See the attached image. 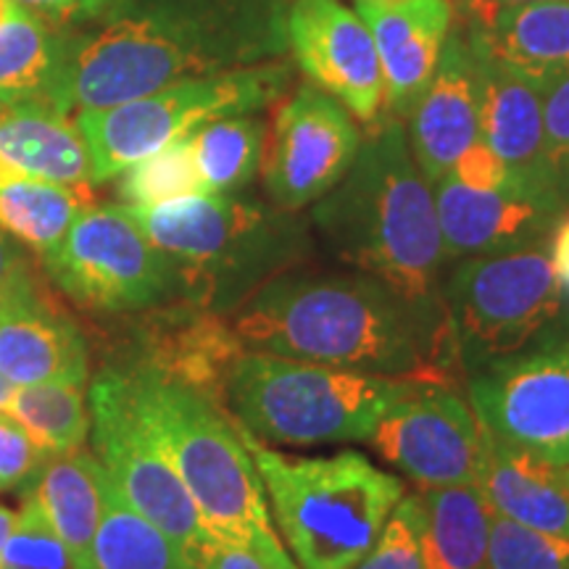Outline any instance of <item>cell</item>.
<instances>
[{
  "mask_svg": "<svg viewBox=\"0 0 569 569\" xmlns=\"http://www.w3.org/2000/svg\"><path fill=\"white\" fill-rule=\"evenodd\" d=\"M288 0H127L61 40L46 101L63 113L138 101L169 84L280 61Z\"/></svg>",
  "mask_w": 569,
  "mask_h": 569,
  "instance_id": "obj_1",
  "label": "cell"
},
{
  "mask_svg": "<svg viewBox=\"0 0 569 569\" xmlns=\"http://www.w3.org/2000/svg\"><path fill=\"white\" fill-rule=\"evenodd\" d=\"M325 246L375 277L440 338L446 322V248L432 184L419 172L401 119H377L348 174L311 211Z\"/></svg>",
  "mask_w": 569,
  "mask_h": 569,
  "instance_id": "obj_2",
  "label": "cell"
},
{
  "mask_svg": "<svg viewBox=\"0 0 569 569\" xmlns=\"http://www.w3.org/2000/svg\"><path fill=\"white\" fill-rule=\"evenodd\" d=\"M243 348L361 375L430 377L443 338L375 277L284 272L234 309Z\"/></svg>",
  "mask_w": 569,
  "mask_h": 569,
  "instance_id": "obj_3",
  "label": "cell"
},
{
  "mask_svg": "<svg viewBox=\"0 0 569 569\" xmlns=\"http://www.w3.org/2000/svg\"><path fill=\"white\" fill-rule=\"evenodd\" d=\"M127 209L167 256L174 293L213 315L234 311L261 284L293 272L311 248L309 230L293 213L230 193Z\"/></svg>",
  "mask_w": 569,
  "mask_h": 569,
  "instance_id": "obj_4",
  "label": "cell"
},
{
  "mask_svg": "<svg viewBox=\"0 0 569 569\" xmlns=\"http://www.w3.org/2000/svg\"><path fill=\"white\" fill-rule=\"evenodd\" d=\"M134 415L163 448L213 540L277 543L259 469L230 411L146 367L127 369Z\"/></svg>",
  "mask_w": 569,
  "mask_h": 569,
  "instance_id": "obj_5",
  "label": "cell"
},
{
  "mask_svg": "<svg viewBox=\"0 0 569 569\" xmlns=\"http://www.w3.org/2000/svg\"><path fill=\"white\" fill-rule=\"evenodd\" d=\"M240 432L264 482L269 515L296 565L301 569L359 565L403 498L401 478L375 467L359 451L288 457L259 443L243 427Z\"/></svg>",
  "mask_w": 569,
  "mask_h": 569,
  "instance_id": "obj_6",
  "label": "cell"
},
{
  "mask_svg": "<svg viewBox=\"0 0 569 569\" xmlns=\"http://www.w3.org/2000/svg\"><path fill=\"white\" fill-rule=\"evenodd\" d=\"M409 377L361 375L267 351L238 353L224 377V409L274 446L365 443Z\"/></svg>",
  "mask_w": 569,
  "mask_h": 569,
  "instance_id": "obj_7",
  "label": "cell"
},
{
  "mask_svg": "<svg viewBox=\"0 0 569 569\" xmlns=\"http://www.w3.org/2000/svg\"><path fill=\"white\" fill-rule=\"evenodd\" d=\"M288 84L290 69L272 61L174 82L111 109L80 111L74 124L90 153V182L113 180L132 163L190 138L213 119L267 109L284 96Z\"/></svg>",
  "mask_w": 569,
  "mask_h": 569,
  "instance_id": "obj_8",
  "label": "cell"
},
{
  "mask_svg": "<svg viewBox=\"0 0 569 569\" xmlns=\"http://www.w3.org/2000/svg\"><path fill=\"white\" fill-rule=\"evenodd\" d=\"M453 351L469 372L530 348L557 322L565 290L543 243L461 259L443 282Z\"/></svg>",
  "mask_w": 569,
  "mask_h": 569,
  "instance_id": "obj_9",
  "label": "cell"
},
{
  "mask_svg": "<svg viewBox=\"0 0 569 569\" xmlns=\"http://www.w3.org/2000/svg\"><path fill=\"white\" fill-rule=\"evenodd\" d=\"M42 264L71 301L103 315L142 311L174 293L167 256L127 206H84Z\"/></svg>",
  "mask_w": 569,
  "mask_h": 569,
  "instance_id": "obj_10",
  "label": "cell"
},
{
  "mask_svg": "<svg viewBox=\"0 0 569 569\" xmlns=\"http://www.w3.org/2000/svg\"><path fill=\"white\" fill-rule=\"evenodd\" d=\"M88 403L92 448L109 480L193 561L213 538L172 461L134 415L122 369H103Z\"/></svg>",
  "mask_w": 569,
  "mask_h": 569,
  "instance_id": "obj_11",
  "label": "cell"
},
{
  "mask_svg": "<svg viewBox=\"0 0 569 569\" xmlns=\"http://www.w3.org/2000/svg\"><path fill=\"white\" fill-rule=\"evenodd\" d=\"M469 407L501 443L569 467V343H540L469 372Z\"/></svg>",
  "mask_w": 569,
  "mask_h": 569,
  "instance_id": "obj_12",
  "label": "cell"
},
{
  "mask_svg": "<svg viewBox=\"0 0 569 569\" xmlns=\"http://www.w3.org/2000/svg\"><path fill=\"white\" fill-rule=\"evenodd\" d=\"M359 146L351 111L317 84H301L267 130L261 172L272 203L290 213L317 203L348 174Z\"/></svg>",
  "mask_w": 569,
  "mask_h": 569,
  "instance_id": "obj_13",
  "label": "cell"
},
{
  "mask_svg": "<svg viewBox=\"0 0 569 569\" xmlns=\"http://www.w3.org/2000/svg\"><path fill=\"white\" fill-rule=\"evenodd\" d=\"M369 443L419 488L465 486L478 475L480 419L446 380L409 377Z\"/></svg>",
  "mask_w": 569,
  "mask_h": 569,
  "instance_id": "obj_14",
  "label": "cell"
},
{
  "mask_svg": "<svg viewBox=\"0 0 569 569\" xmlns=\"http://www.w3.org/2000/svg\"><path fill=\"white\" fill-rule=\"evenodd\" d=\"M288 48L301 71L351 111L375 124L386 106V80L372 32L340 0H290Z\"/></svg>",
  "mask_w": 569,
  "mask_h": 569,
  "instance_id": "obj_15",
  "label": "cell"
},
{
  "mask_svg": "<svg viewBox=\"0 0 569 569\" xmlns=\"http://www.w3.org/2000/svg\"><path fill=\"white\" fill-rule=\"evenodd\" d=\"M448 259H475L536 246L565 211L525 188L478 190L453 174L432 184Z\"/></svg>",
  "mask_w": 569,
  "mask_h": 569,
  "instance_id": "obj_16",
  "label": "cell"
},
{
  "mask_svg": "<svg viewBox=\"0 0 569 569\" xmlns=\"http://www.w3.org/2000/svg\"><path fill=\"white\" fill-rule=\"evenodd\" d=\"M478 61L465 34H448L438 67L407 117V138L425 180L436 184L480 138Z\"/></svg>",
  "mask_w": 569,
  "mask_h": 569,
  "instance_id": "obj_17",
  "label": "cell"
},
{
  "mask_svg": "<svg viewBox=\"0 0 569 569\" xmlns=\"http://www.w3.org/2000/svg\"><path fill=\"white\" fill-rule=\"evenodd\" d=\"M356 13L372 32L386 80V111L407 122L438 67L451 34V0H356Z\"/></svg>",
  "mask_w": 569,
  "mask_h": 569,
  "instance_id": "obj_18",
  "label": "cell"
},
{
  "mask_svg": "<svg viewBox=\"0 0 569 569\" xmlns=\"http://www.w3.org/2000/svg\"><path fill=\"white\" fill-rule=\"evenodd\" d=\"M469 48L515 71L543 92L569 74V0H536L519 6L469 3Z\"/></svg>",
  "mask_w": 569,
  "mask_h": 569,
  "instance_id": "obj_19",
  "label": "cell"
},
{
  "mask_svg": "<svg viewBox=\"0 0 569 569\" xmlns=\"http://www.w3.org/2000/svg\"><path fill=\"white\" fill-rule=\"evenodd\" d=\"M475 61L480 88V140L507 163L509 172L530 193L561 209L546 163L543 92L486 56L475 53Z\"/></svg>",
  "mask_w": 569,
  "mask_h": 569,
  "instance_id": "obj_20",
  "label": "cell"
},
{
  "mask_svg": "<svg viewBox=\"0 0 569 569\" xmlns=\"http://www.w3.org/2000/svg\"><path fill=\"white\" fill-rule=\"evenodd\" d=\"M475 486L493 515L549 536L569 538V467L517 451L480 425Z\"/></svg>",
  "mask_w": 569,
  "mask_h": 569,
  "instance_id": "obj_21",
  "label": "cell"
},
{
  "mask_svg": "<svg viewBox=\"0 0 569 569\" xmlns=\"http://www.w3.org/2000/svg\"><path fill=\"white\" fill-rule=\"evenodd\" d=\"M88 340L42 298L0 306V377L13 388L88 382Z\"/></svg>",
  "mask_w": 569,
  "mask_h": 569,
  "instance_id": "obj_22",
  "label": "cell"
},
{
  "mask_svg": "<svg viewBox=\"0 0 569 569\" xmlns=\"http://www.w3.org/2000/svg\"><path fill=\"white\" fill-rule=\"evenodd\" d=\"M219 317L222 315L190 303V309L169 311L156 319L148 356L138 367L182 382L224 407V377L246 348L234 336L232 325Z\"/></svg>",
  "mask_w": 569,
  "mask_h": 569,
  "instance_id": "obj_23",
  "label": "cell"
},
{
  "mask_svg": "<svg viewBox=\"0 0 569 569\" xmlns=\"http://www.w3.org/2000/svg\"><path fill=\"white\" fill-rule=\"evenodd\" d=\"M0 159L32 180L90 188V153L74 119L42 98L6 106L0 113Z\"/></svg>",
  "mask_w": 569,
  "mask_h": 569,
  "instance_id": "obj_24",
  "label": "cell"
},
{
  "mask_svg": "<svg viewBox=\"0 0 569 569\" xmlns=\"http://www.w3.org/2000/svg\"><path fill=\"white\" fill-rule=\"evenodd\" d=\"M106 469L96 453L77 448L67 453H51L34 480L30 496L51 519L71 569H92V543L103 507Z\"/></svg>",
  "mask_w": 569,
  "mask_h": 569,
  "instance_id": "obj_25",
  "label": "cell"
},
{
  "mask_svg": "<svg viewBox=\"0 0 569 569\" xmlns=\"http://www.w3.org/2000/svg\"><path fill=\"white\" fill-rule=\"evenodd\" d=\"M425 551L430 569H488L493 511L475 482L422 488Z\"/></svg>",
  "mask_w": 569,
  "mask_h": 569,
  "instance_id": "obj_26",
  "label": "cell"
},
{
  "mask_svg": "<svg viewBox=\"0 0 569 569\" xmlns=\"http://www.w3.org/2000/svg\"><path fill=\"white\" fill-rule=\"evenodd\" d=\"M188 553L146 519L106 475L92 569H190Z\"/></svg>",
  "mask_w": 569,
  "mask_h": 569,
  "instance_id": "obj_27",
  "label": "cell"
},
{
  "mask_svg": "<svg viewBox=\"0 0 569 569\" xmlns=\"http://www.w3.org/2000/svg\"><path fill=\"white\" fill-rule=\"evenodd\" d=\"M84 206H90V188H67L24 174L0 177V230L40 256L61 243Z\"/></svg>",
  "mask_w": 569,
  "mask_h": 569,
  "instance_id": "obj_28",
  "label": "cell"
},
{
  "mask_svg": "<svg viewBox=\"0 0 569 569\" xmlns=\"http://www.w3.org/2000/svg\"><path fill=\"white\" fill-rule=\"evenodd\" d=\"M267 124L253 113L213 119L190 134L206 193H232L259 174L264 159Z\"/></svg>",
  "mask_w": 569,
  "mask_h": 569,
  "instance_id": "obj_29",
  "label": "cell"
},
{
  "mask_svg": "<svg viewBox=\"0 0 569 569\" xmlns=\"http://www.w3.org/2000/svg\"><path fill=\"white\" fill-rule=\"evenodd\" d=\"M3 411H9L48 453L77 451L90 438V403L84 382L13 388Z\"/></svg>",
  "mask_w": 569,
  "mask_h": 569,
  "instance_id": "obj_30",
  "label": "cell"
},
{
  "mask_svg": "<svg viewBox=\"0 0 569 569\" xmlns=\"http://www.w3.org/2000/svg\"><path fill=\"white\" fill-rule=\"evenodd\" d=\"M61 40L53 38L40 17L21 9L0 27V98L9 103L42 98L59 63Z\"/></svg>",
  "mask_w": 569,
  "mask_h": 569,
  "instance_id": "obj_31",
  "label": "cell"
},
{
  "mask_svg": "<svg viewBox=\"0 0 569 569\" xmlns=\"http://www.w3.org/2000/svg\"><path fill=\"white\" fill-rule=\"evenodd\" d=\"M119 177H122L119 198L124 206H159L177 201V198L206 193L190 138L177 140L172 146L146 156Z\"/></svg>",
  "mask_w": 569,
  "mask_h": 569,
  "instance_id": "obj_32",
  "label": "cell"
},
{
  "mask_svg": "<svg viewBox=\"0 0 569 569\" xmlns=\"http://www.w3.org/2000/svg\"><path fill=\"white\" fill-rule=\"evenodd\" d=\"M488 569H569V538L490 517Z\"/></svg>",
  "mask_w": 569,
  "mask_h": 569,
  "instance_id": "obj_33",
  "label": "cell"
},
{
  "mask_svg": "<svg viewBox=\"0 0 569 569\" xmlns=\"http://www.w3.org/2000/svg\"><path fill=\"white\" fill-rule=\"evenodd\" d=\"M353 569H430L425 551V511L419 493L407 496L390 511L372 549Z\"/></svg>",
  "mask_w": 569,
  "mask_h": 569,
  "instance_id": "obj_34",
  "label": "cell"
},
{
  "mask_svg": "<svg viewBox=\"0 0 569 569\" xmlns=\"http://www.w3.org/2000/svg\"><path fill=\"white\" fill-rule=\"evenodd\" d=\"M0 569H71L59 532L53 530L51 519L34 496L24 498V507L13 519Z\"/></svg>",
  "mask_w": 569,
  "mask_h": 569,
  "instance_id": "obj_35",
  "label": "cell"
},
{
  "mask_svg": "<svg viewBox=\"0 0 569 569\" xmlns=\"http://www.w3.org/2000/svg\"><path fill=\"white\" fill-rule=\"evenodd\" d=\"M48 457L9 411H0V493L30 496Z\"/></svg>",
  "mask_w": 569,
  "mask_h": 569,
  "instance_id": "obj_36",
  "label": "cell"
},
{
  "mask_svg": "<svg viewBox=\"0 0 569 569\" xmlns=\"http://www.w3.org/2000/svg\"><path fill=\"white\" fill-rule=\"evenodd\" d=\"M543 142L551 188L569 211V74L543 90Z\"/></svg>",
  "mask_w": 569,
  "mask_h": 569,
  "instance_id": "obj_37",
  "label": "cell"
},
{
  "mask_svg": "<svg viewBox=\"0 0 569 569\" xmlns=\"http://www.w3.org/2000/svg\"><path fill=\"white\" fill-rule=\"evenodd\" d=\"M190 569H301L282 549V543L243 546L211 540L193 559Z\"/></svg>",
  "mask_w": 569,
  "mask_h": 569,
  "instance_id": "obj_38",
  "label": "cell"
},
{
  "mask_svg": "<svg viewBox=\"0 0 569 569\" xmlns=\"http://www.w3.org/2000/svg\"><path fill=\"white\" fill-rule=\"evenodd\" d=\"M40 284L32 261L21 251V243L0 230V306L38 301Z\"/></svg>",
  "mask_w": 569,
  "mask_h": 569,
  "instance_id": "obj_39",
  "label": "cell"
},
{
  "mask_svg": "<svg viewBox=\"0 0 569 569\" xmlns=\"http://www.w3.org/2000/svg\"><path fill=\"white\" fill-rule=\"evenodd\" d=\"M448 174H453L459 182H465L469 188H478V190L525 188V184L509 172L507 163L498 159V156L490 151L480 138L459 156V161L453 163V169Z\"/></svg>",
  "mask_w": 569,
  "mask_h": 569,
  "instance_id": "obj_40",
  "label": "cell"
},
{
  "mask_svg": "<svg viewBox=\"0 0 569 569\" xmlns=\"http://www.w3.org/2000/svg\"><path fill=\"white\" fill-rule=\"evenodd\" d=\"M34 17H46L53 21H80L101 17L111 9L113 0H17Z\"/></svg>",
  "mask_w": 569,
  "mask_h": 569,
  "instance_id": "obj_41",
  "label": "cell"
},
{
  "mask_svg": "<svg viewBox=\"0 0 569 569\" xmlns=\"http://www.w3.org/2000/svg\"><path fill=\"white\" fill-rule=\"evenodd\" d=\"M549 259L561 290H569V213L567 217H561L557 227H553Z\"/></svg>",
  "mask_w": 569,
  "mask_h": 569,
  "instance_id": "obj_42",
  "label": "cell"
},
{
  "mask_svg": "<svg viewBox=\"0 0 569 569\" xmlns=\"http://www.w3.org/2000/svg\"><path fill=\"white\" fill-rule=\"evenodd\" d=\"M13 519H17V515H13L9 507H0V557H3V546H6V540H9V536H11Z\"/></svg>",
  "mask_w": 569,
  "mask_h": 569,
  "instance_id": "obj_43",
  "label": "cell"
},
{
  "mask_svg": "<svg viewBox=\"0 0 569 569\" xmlns=\"http://www.w3.org/2000/svg\"><path fill=\"white\" fill-rule=\"evenodd\" d=\"M24 9V6L17 3V0H0V27L6 24V21H11L17 13Z\"/></svg>",
  "mask_w": 569,
  "mask_h": 569,
  "instance_id": "obj_44",
  "label": "cell"
},
{
  "mask_svg": "<svg viewBox=\"0 0 569 569\" xmlns=\"http://www.w3.org/2000/svg\"><path fill=\"white\" fill-rule=\"evenodd\" d=\"M469 3L488 6V9H496V6H519V3H536V0H469Z\"/></svg>",
  "mask_w": 569,
  "mask_h": 569,
  "instance_id": "obj_45",
  "label": "cell"
},
{
  "mask_svg": "<svg viewBox=\"0 0 569 569\" xmlns=\"http://www.w3.org/2000/svg\"><path fill=\"white\" fill-rule=\"evenodd\" d=\"M11 393H13V386H11V382H6L3 377H0V411L6 409V403H9Z\"/></svg>",
  "mask_w": 569,
  "mask_h": 569,
  "instance_id": "obj_46",
  "label": "cell"
},
{
  "mask_svg": "<svg viewBox=\"0 0 569 569\" xmlns=\"http://www.w3.org/2000/svg\"><path fill=\"white\" fill-rule=\"evenodd\" d=\"M369 3H396V0H369Z\"/></svg>",
  "mask_w": 569,
  "mask_h": 569,
  "instance_id": "obj_47",
  "label": "cell"
},
{
  "mask_svg": "<svg viewBox=\"0 0 569 569\" xmlns=\"http://www.w3.org/2000/svg\"><path fill=\"white\" fill-rule=\"evenodd\" d=\"M6 106H9V101H3V98H0V113L6 111Z\"/></svg>",
  "mask_w": 569,
  "mask_h": 569,
  "instance_id": "obj_48",
  "label": "cell"
}]
</instances>
